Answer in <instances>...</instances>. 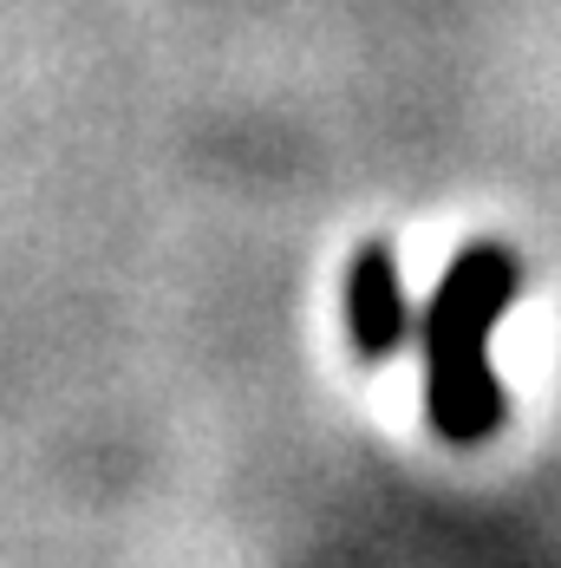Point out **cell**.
<instances>
[{"label": "cell", "instance_id": "6da1fadb", "mask_svg": "<svg viewBox=\"0 0 561 568\" xmlns=\"http://www.w3.org/2000/svg\"><path fill=\"white\" fill-rule=\"evenodd\" d=\"M516 294H522L516 248L470 242L418 314L411 341L425 346V418L445 445H483L503 425L509 398L497 379V359H490V341L516 307Z\"/></svg>", "mask_w": 561, "mask_h": 568}, {"label": "cell", "instance_id": "7a4b0ae2", "mask_svg": "<svg viewBox=\"0 0 561 568\" xmlns=\"http://www.w3.org/2000/svg\"><path fill=\"white\" fill-rule=\"evenodd\" d=\"M346 334H353V353L359 359H392L411 346L418 334V314L405 301V275H398V255L386 242H366L346 268Z\"/></svg>", "mask_w": 561, "mask_h": 568}]
</instances>
